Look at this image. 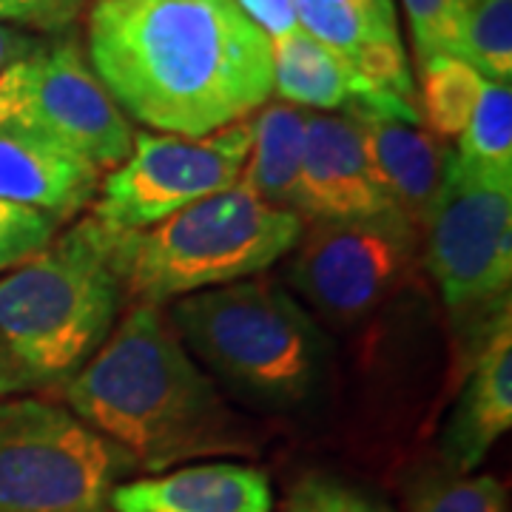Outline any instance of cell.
<instances>
[{"label": "cell", "mask_w": 512, "mask_h": 512, "mask_svg": "<svg viewBox=\"0 0 512 512\" xmlns=\"http://www.w3.org/2000/svg\"><path fill=\"white\" fill-rule=\"evenodd\" d=\"M86 40L120 111L163 134H214L274 94L271 37L234 0H94Z\"/></svg>", "instance_id": "1"}, {"label": "cell", "mask_w": 512, "mask_h": 512, "mask_svg": "<svg viewBox=\"0 0 512 512\" xmlns=\"http://www.w3.org/2000/svg\"><path fill=\"white\" fill-rule=\"evenodd\" d=\"M63 399L77 419L148 473L254 450L248 424L154 305L128 311L92 359L63 382Z\"/></svg>", "instance_id": "2"}, {"label": "cell", "mask_w": 512, "mask_h": 512, "mask_svg": "<svg viewBox=\"0 0 512 512\" xmlns=\"http://www.w3.org/2000/svg\"><path fill=\"white\" fill-rule=\"evenodd\" d=\"M126 299L114 234L92 217L0 276V393L66 382L114 330Z\"/></svg>", "instance_id": "3"}, {"label": "cell", "mask_w": 512, "mask_h": 512, "mask_svg": "<svg viewBox=\"0 0 512 512\" xmlns=\"http://www.w3.org/2000/svg\"><path fill=\"white\" fill-rule=\"evenodd\" d=\"M302 231L299 214L274 208L237 183L151 228L114 234V259L128 299L157 308L268 271L291 254Z\"/></svg>", "instance_id": "4"}, {"label": "cell", "mask_w": 512, "mask_h": 512, "mask_svg": "<svg viewBox=\"0 0 512 512\" xmlns=\"http://www.w3.org/2000/svg\"><path fill=\"white\" fill-rule=\"evenodd\" d=\"M168 322L191 353L254 402L296 407L319 390L328 342L311 313L271 279L180 296Z\"/></svg>", "instance_id": "5"}, {"label": "cell", "mask_w": 512, "mask_h": 512, "mask_svg": "<svg viewBox=\"0 0 512 512\" xmlns=\"http://www.w3.org/2000/svg\"><path fill=\"white\" fill-rule=\"evenodd\" d=\"M137 464L72 410L43 399L0 402V512H111Z\"/></svg>", "instance_id": "6"}, {"label": "cell", "mask_w": 512, "mask_h": 512, "mask_svg": "<svg viewBox=\"0 0 512 512\" xmlns=\"http://www.w3.org/2000/svg\"><path fill=\"white\" fill-rule=\"evenodd\" d=\"M427 268L458 328H493L510 311L512 185L484 180L447 154L433 211L424 222Z\"/></svg>", "instance_id": "7"}, {"label": "cell", "mask_w": 512, "mask_h": 512, "mask_svg": "<svg viewBox=\"0 0 512 512\" xmlns=\"http://www.w3.org/2000/svg\"><path fill=\"white\" fill-rule=\"evenodd\" d=\"M0 128L72 151L100 171L123 163L134 140L80 40L63 32L35 40L0 72Z\"/></svg>", "instance_id": "8"}, {"label": "cell", "mask_w": 512, "mask_h": 512, "mask_svg": "<svg viewBox=\"0 0 512 512\" xmlns=\"http://www.w3.org/2000/svg\"><path fill=\"white\" fill-rule=\"evenodd\" d=\"M251 151V117L205 137L137 131L123 163L100 180L92 220L111 234L157 225L191 202L237 185Z\"/></svg>", "instance_id": "9"}, {"label": "cell", "mask_w": 512, "mask_h": 512, "mask_svg": "<svg viewBox=\"0 0 512 512\" xmlns=\"http://www.w3.org/2000/svg\"><path fill=\"white\" fill-rule=\"evenodd\" d=\"M419 234L396 211L311 222L291 251L288 282L330 322H362L407 279Z\"/></svg>", "instance_id": "10"}, {"label": "cell", "mask_w": 512, "mask_h": 512, "mask_svg": "<svg viewBox=\"0 0 512 512\" xmlns=\"http://www.w3.org/2000/svg\"><path fill=\"white\" fill-rule=\"evenodd\" d=\"M293 211L302 222L356 220L393 211L373 180L362 131L345 111H308Z\"/></svg>", "instance_id": "11"}, {"label": "cell", "mask_w": 512, "mask_h": 512, "mask_svg": "<svg viewBox=\"0 0 512 512\" xmlns=\"http://www.w3.org/2000/svg\"><path fill=\"white\" fill-rule=\"evenodd\" d=\"M512 427L510 311L478 339L476 362L441 433V458L453 473H476L495 441Z\"/></svg>", "instance_id": "12"}, {"label": "cell", "mask_w": 512, "mask_h": 512, "mask_svg": "<svg viewBox=\"0 0 512 512\" xmlns=\"http://www.w3.org/2000/svg\"><path fill=\"white\" fill-rule=\"evenodd\" d=\"M268 476L237 461H202L114 487L111 512H271Z\"/></svg>", "instance_id": "13"}, {"label": "cell", "mask_w": 512, "mask_h": 512, "mask_svg": "<svg viewBox=\"0 0 512 512\" xmlns=\"http://www.w3.org/2000/svg\"><path fill=\"white\" fill-rule=\"evenodd\" d=\"M348 117H353L362 131L367 163L387 205L413 228L424 231V222L439 197L447 151L424 123L373 114Z\"/></svg>", "instance_id": "14"}, {"label": "cell", "mask_w": 512, "mask_h": 512, "mask_svg": "<svg viewBox=\"0 0 512 512\" xmlns=\"http://www.w3.org/2000/svg\"><path fill=\"white\" fill-rule=\"evenodd\" d=\"M103 171L72 151L0 128V200L35 208L60 222L97 197Z\"/></svg>", "instance_id": "15"}, {"label": "cell", "mask_w": 512, "mask_h": 512, "mask_svg": "<svg viewBox=\"0 0 512 512\" xmlns=\"http://www.w3.org/2000/svg\"><path fill=\"white\" fill-rule=\"evenodd\" d=\"M305 126L308 111L291 103H265L256 109L251 117V151L237 183L262 202L293 211L305 151Z\"/></svg>", "instance_id": "16"}, {"label": "cell", "mask_w": 512, "mask_h": 512, "mask_svg": "<svg viewBox=\"0 0 512 512\" xmlns=\"http://www.w3.org/2000/svg\"><path fill=\"white\" fill-rule=\"evenodd\" d=\"M274 92L282 103L311 111H342L359 89V74L325 43L296 29L271 40Z\"/></svg>", "instance_id": "17"}, {"label": "cell", "mask_w": 512, "mask_h": 512, "mask_svg": "<svg viewBox=\"0 0 512 512\" xmlns=\"http://www.w3.org/2000/svg\"><path fill=\"white\" fill-rule=\"evenodd\" d=\"M453 160L484 180L512 185V89L487 80L476 109L458 134Z\"/></svg>", "instance_id": "18"}, {"label": "cell", "mask_w": 512, "mask_h": 512, "mask_svg": "<svg viewBox=\"0 0 512 512\" xmlns=\"http://www.w3.org/2000/svg\"><path fill=\"white\" fill-rule=\"evenodd\" d=\"M293 12L302 32L348 63L370 40H399L396 15L376 0H293Z\"/></svg>", "instance_id": "19"}, {"label": "cell", "mask_w": 512, "mask_h": 512, "mask_svg": "<svg viewBox=\"0 0 512 512\" xmlns=\"http://www.w3.org/2000/svg\"><path fill=\"white\" fill-rule=\"evenodd\" d=\"M421 72V123L441 140L458 137L476 109L484 77L456 55H436L419 63Z\"/></svg>", "instance_id": "20"}, {"label": "cell", "mask_w": 512, "mask_h": 512, "mask_svg": "<svg viewBox=\"0 0 512 512\" xmlns=\"http://www.w3.org/2000/svg\"><path fill=\"white\" fill-rule=\"evenodd\" d=\"M407 512H510L507 490L493 476L427 470L407 487Z\"/></svg>", "instance_id": "21"}, {"label": "cell", "mask_w": 512, "mask_h": 512, "mask_svg": "<svg viewBox=\"0 0 512 512\" xmlns=\"http://www.w3.org/2000/svg\"><path fill=\"white\" fill-rule=\"evenodd\" d=\"M458 57L467 60L484 80L510 83L512 0H470Z\"/></svg>", "instance_id": "22"}, {"label": "cell", "mask_w": 512, "mask_h": 512, "mask_svg": "<svg viewBox=\"0 0 512 512\" xmlns=\"http://www.w3.org/2000/svg\"><path fill=\"white\" fill-rule=\"evenodd\" d=\"M402 3L410 20V37L419 63L436 55L458 57L470 0H402Z\"/></svg>", "instance_id": "23"}, {"label": "cell", "mask_w": 512, "mask_h": 512, "mask_svg": "<svg viewBox=\"0 0 512 512\" xmlns=\"http://www.w3.org/2000/svg\"><path fill=\"white\" fill-rule=\"evenodd\" d=\"M285 512H393L382 498L345 478L311 473L299 478L288 493Z\"/></svg>", "instance_id": "24"}, {"label": "cell", "mask_w": 512, "mask_h": 512, "mask_svg": "<svg viewBox=\"0 0 512 512\" xmlns=\"http://www.w3.org/2000/svg\"><path fill=\"white\" fill-rule=\"evenodd\" d=\"M55 237L57 222L52 217L0 200V276L43 251Z\"/></svg>", "instance_id": "25"}, {"label": "cell", "mask_w": 512, "mask_h": 512, "mask_svg": "<svg viewBox=\"0 0 512 512\" xmlns=\"http://www.w3.org/2000/svg\"><path fill=\"white\" fill-rule=\"evenodd\" d=\"M350 66L370 86L396 94L407 103H416V86H413V77H410L402 40H370L353 55Z\"/></svg>", "instance_id": "26"}, {"label": "cell", "mask_w": 512, "mask_h": 512, "mask_svg": "<svg viewBox=\"0 0 512 512\" xmlns=\"http://www.w3.org/2000/svg\"><path fill=\"white\" fill-rule=\"evenodd\" d=\"M86 0H0V23L12 29H32L60 35L80 18Z\"/></svg>", "instance_id": "27"}, {"label": "cell", "mask_w": 512, "mask_h": 512, "mask_svg": "<svg viewBox=\"0 0 512 512\" xmlns=\"http://www.w3.org/2000/svg\"><path fill=\"white\" fill-rule=\"evenodd\" d=\"M234 3L271 40L291 35V32L299 29L296 12H293V0H234Z\"/></svg>", "instance_id": "28"}, {"label": "cell", "mask_w": 512, "mask_h": 512, "mask_svg": "<svg viewBox=\"0 0 512 512\" xmlns=\"http://www.w3.org/2000/svg\"><path fill=\"white\" fill-rule=\"evenodd\" d=\"M37 37L26 35L23 29H12V26H3L0 23V72L12 63V60H18L20 55H26L32 46H35Z\"/></svg>", "instance_id": "29"}, {"label": "cell", "mask_w": 512, "mask_h": 512, "mask_svg": "<svg viewBox=\"0 0 512 512\" xmlns=\"http://www.w3.org/2000/svg\"><path fill=\"white\" fill-rule=\"evenodd\" d=\"M376 3H379L382 9H387V12H393V15H396V9H393V0H376Z\"/></svg>", "instance_id": "30"}]
</instances>
